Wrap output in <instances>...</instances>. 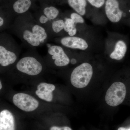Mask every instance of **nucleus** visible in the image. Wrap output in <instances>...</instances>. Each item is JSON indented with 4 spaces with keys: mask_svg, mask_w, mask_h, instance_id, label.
I'll list each match as a JSON object with an SVG mask.
<instances>
[{
    "mask_svg": "<svg viewBox=\"0 0 130 130\" xmlns=\"http://www.w3.org/2000/svg\"><path fill=\"white\" fill-rule=\"evenodd\" d=\"M71 61V63H72V64H74V63H75L76 62V60L74 59H72Z\"/></svg>",
    "mask_w": 130,
    "mask_h": 130,
    "instance_id": "bb28decb",
    "label": "nucleus"
},
{
    "mask_svg": "<svg viewBox=\"0 0 130 130\" xmlns=\"http://www.w3.org/2000/svg\"><path fill=\"white\" fill-rule=\"evenodd\" d=\"M125 22L130 25V17Z\"/></svg>",
    "mask_w": 130,
    "mask_h": 130,
    "instance_id": "a878e982",
    "label": "nucleus"
},
{
    "mask_svg": "<svg viewBox=\"0 0 130 130\" xmlns=\"http://www.w3.org/2000/svg\"><path fill=\"white\" fill-rule=\"evenodd\" d=\"M43 12L44 15L46 16L50 20L56 19L59 13L58 9L54 6L45 8Z\"/></svg>",
    "mask_w": 130,
    "mask_h": 130,
    "instance_id": "dca6fc26",
    "label": "nucleus"
},
{
    "mask_svg": "<svg viewBox=\"0 0 130 130\" xmlns=\"http://www.w3.org/2000/svg\"><path fill=\"white\" fill-rule=\"evenodd\" d=\"M94 73L93 66L84 62L78 65L73 70L70 76L72 86L78 89L86 87L90 82Z\"/></svg>",
    "mask_w": 130,
    "mask_h": 130,
    "instance_id": "f257e3e1",
    "label": "nucleus"
},
{
    "mask_svg": "<svg viewBox=\"0 0 130 130\" xmlns=\"http://www.w3.org/2000/svg\"><path fill=\"white\" fill-rule=\"evenodd\" d=\"M16 69L19 71L30 76H37L42 72V64L36 58L27 56L21 58L16 65Z\"/></svg>",
    "mask_w": 130,
    "mask_h": 130,
    "instance_id": "20e7f679",
    "label": "nucleus"
},
{
    "mask_svg": "<svg viewBox=\"0 0 130 130\" xmlns=\"http://www.w3.org/2000/svg\"><path fill=\"white\" fill-rule=\"evenodd\" d=\"M4 24V20L2 17H0V26L1 27Z\"/></svg>",
    "mask_w": 130,
    "mask_h": 130,
    "instance_id": "b1692460",
    "label": "nucleus"
},
{
    "mask_svg": "<svg viewBox=\"0 0 130 130\" xmlns=\"http://www.w3.org/2000/svg\"><path fill=\"white\" fill-rule=\"evenodd\" d=\"M30 0H17L13 5L14 11L19 14H22L27 11L31 7Z\"/></svg>",
    "mask_w": 130,
    "mask_h": 130,
    "instance_id": "ddd939ff",
    "label": "nucleus"
},
{
    "mask_svg": "<svg viewBox=\"0 0 130 130\" xmlns=\"http://www.w3.org/2000/svg\"><path fill=\"white\" fill-rule=\"evenodd\" d=\"M2 84L1 81H0V89H1L2 88Z\"/></svg>",
    "mask_w": 130,
    "mask_h": 130,
    "instance_id": "cd10ccee",
    "label": "nucleus"
},
{
    "mask_svg": "<svg viewBox=\"0 0 130 130\" xmlns=\"http://www.w3.org/2000/svg\"><path fill=\"white\" fill-rule=\"evenodd\" d=\"M61 44L64 47L72 49L85 50L88 48V43L83 38L79 37H64L61 38Z\"/></svg>",
    "mask_w": 130,
    "mask_h": 130,
    "instance_id": "0eeeda50",
    "label": "nucleus"
},
{
    "mask_svg": "<svg viewBox=\"0 0 130 130\" xmlns=\"http://www.w3.org/2000/svg\"><path fill=\"white\" fill-rule=\"evenodd\" d=\"M128 49V43L125 38L119 39L113 44L109 57L113 60H122L125 56Z\"/></svg>",
    "mask_w": 130,
    "mask_h": 130,
    "instance_id": "6e6552de",
    "label": "nucleus"
},
{
    "mask_svg": "<svg viewBox=\"0 0 130 130\" xmlns=\"http://www.w3.org/2000/svg\"><path fill=\"white\" fill-rule=\"evenodd\" d=\"M77 32V28L76 27L69 31L68 34V36H74L76 34Z\"/></svg>",
    "mask_w": 130,
    "mask_h": 130,
    "instance_id": "5701e85b",
    "label": "nucleus"
},
{
    "mask_svg": "<svg viewBox=\"0 0 130 130\" xmlns=\"http://www.w3.org/2000/svg\"><path fill=\"white\" fill-rule=\"evenodd\" d=\"M49 20H50L45 15H42L39 18V21L42 24H46Z\"/></svg>",
    "mask_w": 130,
    "mask_h": 130,
    "instance_id": "4be33fe9",
    "label": "nucleus"
},
{
    "mask_svg": "<svg viewBox=\"0 0 130 130\" xmlns=\"http://www.w3.org/2000/svg\"><path fill=\"white\" fill-rule=\"evenodd\" d=\"M105 5L106 16L112 23L126 21L130 17V9H122L118 0H106Z\"/></svg>",
    "mask_w": 130,
    "mask_h": 130,
    "instance_id": "7ed1b4c3",
    "label": "nucleus"
},
{
    "mask_svg": "<svg viewBox=\"0 0 130 130\" xmlns=\"http://www.w3.org/2000/svg\"><path fill=\"white\" fill-rule=\"evenodd\" d=\"M64 20L59 19L54 20L52 23V28L53 31L56 33H58L64 30Z\"/></svg>",
    "mask_w": 130,
    "mask_h": 130,
    "instance_id": "f3484780",
    "label": "nucleus"
},
{
    "mask_svg": "<svg viewBox=\"0 0 130 130\" xmlns=\"http://www.w3.org/2000/svg\"><path fill=\"white\" fill-rule=\"evenodd\" d=\"M16 54L1 44L0 46V65L7 67L14 64L17 60Z\"/></svg>",
    "mask_w": 130,
    "mask_h": 130,
    "instance_id": "9b49d317",
    "label": "nucleus"
},
{
    "mask_svg": "<svg viewBox=\"0 0 130 130\" xmlns=\"http://www.w3.org/2000/svg\"><path fill=\"white\" fill-rule=\"evenodd\" d=\"M91 6L96 8H100L105 4L106 0H86Z\"/></svg>",
    "mask_w": 130,
    "mask_h": 130,
    "instance_id": "aec40b11",
    "label": "nucleus"
},
{
    "mask_svg": "<svg viewBox=\"0 0 130 130\" xmlns=\"http://www.w3.org/2000/svg\"><path fill=\"white\" fill-rule=\"evenodd\" d=\"M48 52L54 60V63L56 66L62 67L70 64V58L66 54L63 48L58 45H53L49 47Z\"/></svg>",
    "mask_w": 130,
    "mask_h": 130,
    "instance_id": "423d86ee",
    "label": "nucleus"
},
{
    "mask_svg": "<svg viewBox=\"0 0 130 130\" xmlns=\"http://www.w3.org/2000/svg\"><path fill=\"white\" fill-rule=\"evenodd\" d=\"M14 116L11 112L7 109L0 112V130H16Z\"/></svg>",
    "mask_w": 130,
    "mask_h": 130,
    "instance_id": "9d476101",
    "label": "nucleus"
},
{
    "mask_svg": "<svg viewBox=\"0 0 130 130\" xmlns=\"http://www.w3.org/2000/svg\"><path fill=\"white\" fill-rule=\"evenodd\" d=\"M55 89V86L53 84L42 82L37 85L35 94L40 99L51 102L53 98V92Z\"/></svg>",
    "mask_w": 130,
    "mask_h": 130,
    "instance_id": "1a4fd4ad",
    "label": "nucleus"
},
{
    "mask_svg": "<svg viewBox=\"0 0 130 130\" xmlns=\"http://www.w3.org/2000/svg\"><path fill=\"white\" fill-rule=\"evenodd\" d=\"M23 37L25 41L33 47L38 46L41 43L32 31L29 30L25 29L24 30Z\"/></svg>",
    "mask_w": 130,
    "mask_h": 130,
    "instance_id": "4468645a",
    "label": "nucleus"
},
{
    "mask_svg": "<svg viewBox=\"0 0 130 130\" xmlns=\"http://www.w3.org/2000/svg\"><path fill=\"white\" fill-rule=\"evenodd\" d=\"M50 130H72L71 128L67 126H62V127H59V126H52L50 128Z\"/></svg>",
    "mask_w": 130,
    "mask_h": 130,
    "instance_id": "412c9836",
    "label": "nucleus"
},
{
    "mask_svg": "<svg viewBox=\"0 0 130 130\" xmlns=\"http://www.w3.org/2000/svg\"><path fill=\"white\" fill-rule=\"evenodd\" d=\"M76 24L71 18H66L64 20V30L68 33L74 28L76 27Z\"/></svg>",
    "mask_w": 130,
    "mask_h": 130,
    "instance_id": "a211bd4d",
    "label": "nucleus"
},
{
    "mask_svg": "<svg viewBox=\"0 0 130 130\" xmlns=\"http://www.w3.org/2000/svg\"><path fill=\"white\" fill-rule=\"evenodd\" d=\"M118 130H130V127L129 128H125V127H121L119 128Z\"/></svg>",
    "mask_w": 130,
    "mask_h": 130,
    "instance_id": "393cba45",
    "label": "nucleus"
},
{
    "mask_svg": "<svg viewBox=\"0 0 130 130\" xmlns=\"http://www.w3.org/2000/svg\"><path fill=\"white\" fill-rule=\"evenodd\" d=\"M31 31L41 43L45 41L47 38V34L44 28L38 25H33Z\"/></svg>",
    "mask_w": 130,
    "mask_h": 130,
    "instance_id": "2eb2a0df",
    "label": "nucleus"
},
{
    "mask_svg": "<svg viewBox=\"0 0 130 130\" xmlns=\"http://www.w3.org/2000/svg\"><path fill=\"white\" fill-rule=\"evenodd\" d=\"M13 102L20 110L26 112H31L36 110L39 103L32 96L24 93H18L13 96Z\"/></svg>",
    "mask_w": 130,
    "mask_h": 130,
    "instance_id": "39448f33",
    "label": "nucleus"
},
{
    "mask_svg": "<svg viewBox=\"0 0 130 130\" xmlns=\"http://www.w3.org/2000/svg\"><path fill=\"white\" fill-rule=\"evenodd\" d=\"M70 18L73 20L75 24H84L85 23L84 19L83 16L76 12L72 13L70 15Z\"/></svg>",
    "mask_w": 130,
    "mask_h": 130,
    "instance_id": "6ab92c4d",
    "label": "nucleus"
},
{
    "mask_svg": "<svg viewBox=\"0 0 130 130\" xmlns=\"http://www.w3.org/2000/svg\"><path fill=\"white\" fill-rule=\"evenodd\" d=\"M126 94L127 88L125 84L121 81H116L107 90L105 96V101L110 106H118L123 103Z\"/></svg>",
    "mask_w": 130,
    "mask_h": 130,
    "instance_id": "f03ea898",
    "label": "nucleus"
},
{
    "mask_svg": "<svg viewBox=\"0 0 130 130\" xmlns=\"http://www.w3.org/2000/svg\"><path fill=\"white\" fill-rule=\"evenodd\" d=\"M68 3L77 13L84 16L86 13V0H67Z\"/></svg>",
    "mask_w": 130,
    "mask_h": 130,
    "instance_id": "f8f14e48",
    "label": "nucleus"
}]
</instances>
